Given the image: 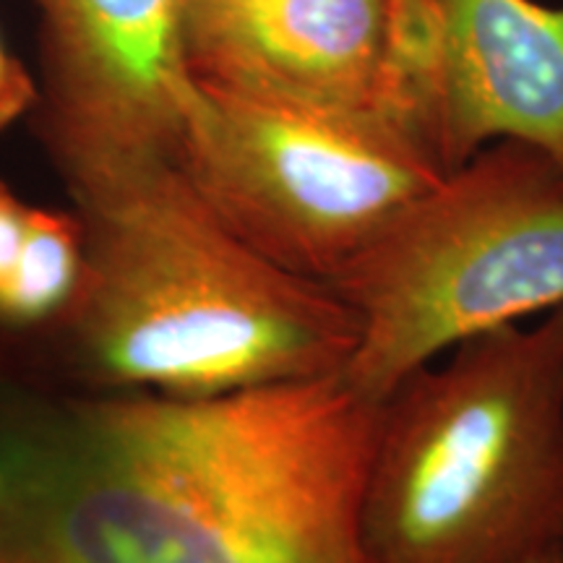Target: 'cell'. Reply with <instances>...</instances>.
Segmentation results:
<instances>
[{
    "mask_svg": "<svg viewBox=\"0 0 563 563\" xmlns=\"http://www.w3.org/2000/svg\"><path fill=\"white\" fill-rule=\"evenodd\" d=\"M40 13L37 129L70 196L178 165L194 81L188 0H32Z\"/></svg>",
    "mask_w": 563,
    "mask_h": 563,
    "instance_id": "obj_7",
    "label": "cell"
},
{
    "mask_svg": "<svg viewBox=\"0 0 563 563\" xmlns=\"http://www.w3.org/2000/svg\"><path fill=\"white\" fill-rule=\"evenodd\" d=\"M378 407L342 373L165 397L0 365V563H368Z\"/></svg>",
    "mask_w": 563,
    "mask_h": 563,
    "instance_id": "obj_1",
    "label": "cell"
},
{
    "mask_svg": "<svg viewBox=\"0 0 563 563\" xmlns=\"http://www.w3.org/2000/svg\"><path fill=\"white\" fill-rule=\"evenodd\" d=\"M386 24L389 0H188V74L269 100L376 112Z\"/></svg>",
    "mask_w": 563,
    "mask_h": 563,
    "instance_id": "obj_8",
    "label": "cell"
},
{
    "mask_svg": "<svg viewBox=\"0 0 563 563\" xmlns=\"http://www.w3.org/2000/svg\"><path fill=\"white\" fill-rule=\"evenodd\" d=\"M194 81L178 167L232 235L332 282L443 178L376 112H336Z\"/></svg>",
    "mask_w": 563,
    "mask_h": 563,
    "instance_id": "obj_5",
    "label": "cell"
},
{
    "mask_svg": "<svg viewBox=\"0 0 563 563\" xmlns=\"http://www.w3.org/2000/svg\"><path fill=\"white\" fill-rule=\"evenodd\" d=\"M84 269L87 245L79 214L30 207L16 266L0 285V329L53 334L79 300Z\"/></svg>",
    "mask_w": 563,
    "mask_h": 563,
    "instance_id": "obj_9",
    "label": "cell"
},
{
    "mask_svg": "<svg viewBox=\"0 0 563 563\" xmlns=\"http://www.w3.org/2000/svg\"><path fill=\"white\" fill-rule=\"evenodd\" d=\"M37 97V81L32 79L30 70L5 51L3 40H0V131L9 129L24 112L34 110Z\"/></svg>",
    "mask_w": 563,
    "mask_h": 563,
    "instance_id": "obj_10",
    "label": "cell"
},
{
    "mask_svg": "<svg viewBox=\"0 0 563 563\" xmlns=\"http://www.w3.org/2000/svg\"><path fill=\"white\" fill-rule=\"evenodd\" d=\"M329 285L357 321L342 378L382 405L456 344L563 306V175L530 146L496 141Z\"/></svg>",
    "mask_w": 563,
    "mask_h": 563,
    "instance_id": "obj_4",
    "label": "cell"
},
{
    "mask_svg": "<svg viewBox=\"0 0 563 563\" xmlns=\"http://www.w3.org/2000/svg\"><path fill=\"white\" fill-rule=\"evenodd\" d=\"M26 217H30V207L16 199V194L0 180V285L16 266L21 243H24Z\"/></svg>",
    "mask_w": 563,
    "mask_h": 563,
    "instance_id": "obj_11",
    "label": "cell"
},
{
    "mask_svg": "<svg viewBox=\"0 0 563 563\" xmlns=\"http://www.w3.org/2000/svg\"><path fill=\"white\" fill-rule=\"evenodd\" d=\"M87 269L58 340L76 386L217 397L340 373L357 342L332 285L282 269L217 220L178 165L74 196Z\"/></svg>",
    "mask_w": 563,
    "mask_h": 563,
    "instance_id": "obj_2",
    "label": "cell"
},
{
    "mask_svg": "<svg viewBox=\"0 0 563 563\" xmlns=\"http://www.w3.org/2000/svg\"><path fill=\"white\" fill-rule=\"evenodd\" d=\"M540 563H563V551L553 553V555H548V559H543Z\"/></svg>",
    "mask_w": 563,
    "mask_h": 563,
    "instance_id": "obj_12",
    "label": "cell"
},
{
    "mask_svg": "<svg viewBox=\"0 0 563 563\" xmlns=\"http://www.w3.org/2000/svg\"><path fill=\"white\" fill-rule=\"evenodd\" d=\"M368 563H540L563 551V306L422 365L378 407Z\"/></svg>",
    "mask_w": 563,
    "mask_h": 563,
    "instance_id": "obj_3",
    "label": "cell"
},
{
    "mask_svg": "<svg viewBox=\"0 0 563 563\" xmlns=\"http://www.w3.org/2000/svg\"><path fill=\"white\" fill-rule=\"evenodd\" d=\"M376 112L443 175L496 141L563 175V5L389 0Z\"/></svg>",
    "mask_w": 563,
    "mask_h": 563,
    "instance_id": "obj_6",
    "label": "cell"
}]
</instances>
